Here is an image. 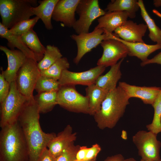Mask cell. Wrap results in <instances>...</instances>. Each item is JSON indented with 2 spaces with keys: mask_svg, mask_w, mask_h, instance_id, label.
<instances>
[{
  "mask_svg": "<svg viewBox=\"0 0 161 161\" xmlns=\"http://www.w3.org/2000/svg\"><path fill=\"white\" fill-rule=\"evenodd\" d=\"M40 113L33 97L28 100L18 120L27 145L29 161H38L49 141L56 135L42 131L39 123Z\"/></svg>",
  "mask_w": 161,
  "mask_h": 161,
  "instance_id": "6da1fadb",
  "label": "cell"
},
{
  "mask_svg": "<svg viewBox=\"0 0 161 161\" xmlns=\"http://www.w3.org/2000/svg\"><path fill=\"white\" fill-rule=\"evenodd\" d=\"M0 161H29L27 145L18 120L1 128Z\"/></svg>",
  "mask_w": 161,
  "mask_h": 161,
  "instance_id": "7a4b0ae2",
  "label": "cell"
},
{
  "mask_svg": "<svg viewBox=\"0 0 161 161\" xmlns=\"http://www.w3.org/2000/svg\"><path fill=\"white\" fill-rule=\"evenodd\" d=\"M129 99L119 86L108 92L100 109L94 115L98 127L114 128L123 115Z\"/></svg>",
  "mask_w": 161,
  "mask_h": 161,
  "instance_id": "3957f363",
  "label": "cell"
},
{
  "mask_svg": "<svg viewBox=\"0 0 161 161\" xmlns=\"http://www.w3.org/2000/svg\"><path fill=\"white\" fill-rule=\"evenodd\" d=\"M36 0H0L1 23L7 29L33 16L31 8L36 7Z\"/></svg>",
  "mask_w": 161,
  "mask_h": 161,
  "instance_id": "277c9868",
  "label": "cell"
},
{
  "mask_svg": "<svg viewBox=\"0 0 161 161\" xmlns=\"http://www.w3.org/2000/svg\"><path fill=\"white\" fill-rule=\"evenodd\" d=\"M9 93L1 103L0 126L1 128L18 120L28 99L21 94L17 88L16 81L10 84Z\"/></svg>",
  "mask_w": 161,
  "mask_h": 161,
  "instance_id": "5b68a950",
  "label": "cell"
},
{
  "mask_svg": "<svg viewBox=\"0 0 161 161\" xmlns=\"http://www.w3.org/2000/svg\"><path fill=\"white\" fill-rule=\"evenodd\" d=\"M76 12L79 18L72 28L77 34L89 32L93 21L106 13L100 8L97 0H80Z\"/></svg>",
  "mask_w": 161,
  "mask_h": 161,
  "instance_id": "8992f818",
  "label": "cell"
},
{
  "mask_svg": "<svg viewBox=\"0 0 161 161\" xmlns=\"http://www.w3.org/2000/svg\"><path fill=\"white\" fill-rule=\"evenodd\" d=\"M37 63L33 59L27 58L18 72L15 80L18 91L28 99L34 97L33 91L41 75Z\"/></svg>",
  "mask_w": 161,
  "mask_h": 161,
  "instance_id": "52a82bcc",
  "label": "cell"
},
{
  "mask_svg": "<svg viewBox=\"0 0 161 161\" xmlns=\"http://www.w3.org/2000/svg\"><path fill=\"white\" fill-rule=\"evenodd\" d=\"M57 104L71 112L89 114V100L75 86H61L57 92Z\"/></svg>",
  "mask_w": 161,
  "mask_h": 161,
  "instance_id": "ba28073f",
  "label": "cell"
},
{
  "mask_svg": "<svg viewBox=\"0 0 161 161\" xmlns=\"http://www.w3.org/2000/svg\"><path fill=\"white\" fill-rule=\"evenodd\" d=\"M157 134L149 131H138L132 137V141L142 159L158 160H160L161 143L157 139Z\"/></svg>",
  "mask_w": 161,
  "mask_h": 161,
  "instance_id": "9c48e42d",
  "label": "cell"
},
{
  "mask_svg": "<svg viewBox=\"0 0 161 161\" xmlns=\"http://www.w3.org/2000/svg\"><path fill=\"white\" fill-rule=\"evenodd\" d=\"M112 34H109L108 39L103 41L100 45L103 52L98 59L97 65L106 67L116 64L120 59L124 58L128 54L126 46L121 41L113 37Z\"/></svg>",
  "mask_w": 161,
  "mask_h": 161,
  "instance_id": "30bf717a",
  "label": "cell"
},
{
  "mask_svg": "<svg viewBox=\"0 0 161 161\" xmlns=\"http://www.w3.org/2000/svg\"><path fill=\"white\" fill-rule=\"evenodd\" d=\"M70 37L76 42L77 46V54L73 60L74 62L76 64L79 63L86 53L100 44L103 41L107 39L103 29L100 28H95L90 32L73 34Z\"/></svg>",
  "mask_w": 161,
  "mask_h": 161,
  "instance_id": "8fae6325",
  "label": "cell"
},
{
  "mask_svg": "<svg viewBox=\"0 0 161 161\" xmlns=\"http://www.w3.org/2000/svg\"><path fill=\"white\" fill-rule=\"evenodd\" d=\"M106 67L97 65L90 69L80 72L68 69L64 71L58 80L60 86L80 85L88 86L95 83L96 80L104 72Z\"/></svg>",
  "mask_w": 161,
  "mask_h": 161,
  "instance_id": "7c38bea8",
  "label": "cell"
},
{
  "mask_svg": "<svg viewBox=\"0 0 161 161\" xmlns=\"http://www.w3.org/2000/svg\"><path fill=\"white\" fill-rule=\"evenodd\" d=\"M80 0H59L53 10L52 18L62 22L66 27H72L76 20L75 13Z\"/></svg>",
  "mask_w": 161,
  "mask_h": 161,
  "instance_id": "4fadbf2b",
  "label": "cell"
},
{
  "mask_svg": "<svg viewBox=\"0 0 161 161\" xmlns=\"http://www.w3.org/2000/svg\"><path fill=\"white\" fill-rule=\"evenodd\" d=\"M0 49L6 55L8 65L4 71L2 70L6 80L10 84L16 79L17 74L20 68L26 62L27 58L18 49H8L7 47L1 45Z\"/></svg>",
  "mask_w": 161,
  "mask_h": 161,
  "instance_id": "5bb4252c",
  "label": "cell"
},
{
  "mask_svg": "<svg viewBox=\"0 0 161 161\" xmlns=\"http://www.w3.org/2000/svg\"><path fill=\"white\" fill-rule=\"evenodd\" d=\"M118 86L124 91L129 98H139L144 103L151 105L161 90L160 87L137 86L131 85L124 82H120Z\"/></svg>",
  "mask_w": 161,
  "mask_h": 161,
  "instance_id": "9a60e30c",
  "label": "cell"
},
{
  "mask_svg": "<svg viewBox=\"0 0 161 161\" xmlns=\"http://www.w3.org/2000/svg\"><path fill=\"white\" fill-rule=\"evenodd\" d=\"M147 28L146 24H137L132 21L127 20L114 31V33L127 42L145 43L142 38Z\"/></svg>",
  "mask_w": 161,
  "mask_h": 161,
  "instance_id": "2e32d148",
  "label": "cell"
},
{
  "mask_svg": "<svg viewBox=\"0 0 161 161\" xmlns=\"http://www.w3.org/2000/svg\"><path fill=\"white\" fill-rule=\"evenodd\" d=\"M76 139V133H73L71 126L68 125L49 141L47 148L56 159L64 150L74 143Z\"/></svg>",
  "mask_w": 161,
  "mask_h": 161,
  "instance_id": "e0dca14e",
  "label": "cell"
},
{
  "mask_svg": "<svg viewBox=\"0 0 161 161\" xmlns=\"http://www.w3.org/2000/svg\"><path fill=\"white\" fill-rule=\"evenodd\" d=\"M128 17L125 11L106 12L97 19L98 24L95 28H102L106 35L112 33L127 20Z\"/></svg>",
  "mask_w": 161,
  "mask_h": 161,
  "instance_id": "ac0fdd59",
  "label": "cell"
},
{
  "mask_svg": "<svg viewBox=\"0 0 161 161\" xmlns=\"http://www.w3.org/2000/svg\"><path fill=\"white\" fill-rule=\"evenodd\" d=\"M112 35L126 46L128 50V55L136 57L142 62L147 60L148 56L151 53L161 49V44L150 45L145 43L129 42L121 39L114 33H113Z\"/></svg>",
  "mask_w": 161,
  "mask_h": 161,
  "instance_id": "d6986e66",
  "label": "cell"
},
{
  "mask_svg": "<svg viewBox=\"0 0 161 161\" xmlns=\"http://www.w3.org/2000/svg\"><path fill=\"white\" fill-rule=\"evenodd\" d=\"M124 59H120L116 64L111 66L110 70L105 74L99 76L95 84L107 93L115 89L117 87L118 81L121 78L120 67Z\"/></svg>",
  "mask_w": 161,
  "mask_h": 161,
  "instance_id": "ffe728a7",
  "label": "cell"
},
{
  "mask_svg": "<svg viewBox=\"0 0 161 161\" xmlns=\"http://www.w3.org/2000/svg\"><path fill=\"white\" fill-rule=\"evenodd\" d=\"M59 0H43L38 2L39 5L32 7L31 11L33 15L42 20L45 28L48 30L52 29L51 19L54 10Z\"/></svg>",
  "mask_w": 161,
  "mask_h": 161,
  "instance_id": "44dd1931",
  "label": "cell"
},
{
  "mask_svg": "<svg viewBox=\"0 0 161 161\" xmlns=\"http://www.w3.org/2000/svg\"><path fill=\"white\" fill-rule=\"evenodd\" d=\"M0 36L1 38L7 40V46L10 49H15L16 48L21 51L27 58L32 59L36 61L33 53L23 42L21 36L11 33L9 30L4 26L1 22H0Z\"/></svg>",
  "mask_w": 161,
  "mask_h": 161,
  "instance_id": "7402d4cb",
  "label": "cell"
},
{
  "mask_svg": "<svg viewBox=\"0 0 161 161\" xmlns=\"http://www.w3.org/2000/svg\"><path fill=\"white\" fill-rule=\"evenodd\" d=\"M85 90L89 100V114L94 115L100 109L108 93L95 83L87 86Z\"/></svg>",
  "mask_w": 161,
  "mask_h": 161,
  "instance_id": "603a6c76",
  "label": "cell"
},
{
  "mask_svg": "<svg viewBox=\"0 0 161 161\" xmlns=\"http://www.w3.org/2000/svg\"><path fill=\"white\" fill-rule=\"evenodd\" d=\"M21 38L24 44L33 53L37 62L40 61L44 57L46 47L41 43L33 29L21 35Z\"/></svg>",
  "mask_w": 161,
  "mask_h": 161,
  "instance_id": "cb8c5ba5",
  "label": "cell"
},
{
  "mask_svg": "<svg viewBox=\"0 0 161 161\" xmlns=\"http://www.w3.org/2000/svg\"><path fill=\"white\" fill-rule=\"evenodd\" d=\"M140 8L137 0H115L109 3L105 8L107 12L114 11H125L130 18L136 16V12Z\"/></svg>",
  "mask_w": 161,
  "mask_h": 161,
  "instance_id": "d4e9b609",
  "label": "cell"
},
{
  "mask_svg": "<svg viewBox=\"0 0 161 161\" xmlns=\"http://www.w3.org/2000/svg\"><path fill=\"white\" fill-rule=\"evenodd\" d=\"M57 92H42L34 97L40 113L48 112L57 104Z\"/></svg>",
  "mask_w": 161,
  "mask_h": 161,
  "instance_id": "484cf974",
  "label": "cell"
},
{
  "mask_svg": "<svg viewBox=\"0 0 161 161\" xmlns=\"http://www.w3.org/2000/svg\"><path fill=\"white\" fill-rule=\"evenodd\" d=\"M141 16L146 23L149 31L148 36L151 40L157 44H161V29L156 24L154 20L147 12L143 1L138 0Z\"/></svg>",
  "mask_w": 161,
  "mask_h": 161,
  "instance_id": "4316f807",
  "label": "cell"
},
{
  "mask_svg": "<svg viewBox=\"0 0 161 161\" xmlns=\"http://www.w3.org/2000/svg\"><path fill=\"white\" fill-rule=\"evenodd\" d=\"M62 57L59 49L54 45H47L44 57L37 63V66L40 71L45 70Z\"/></svg>",
  "mask_w": 161,
  "mask_h": 161,
  "instance_id": "83f0119b",
  "label": "cell"
},
{
  "mask_svg": "<svg viewBox=\"0 0 161 161\" xmlns=\"http://www.w3.org/2000/svg\"><path fill=\"white\" fill-rule=\"evenodd\" d=\"M69 67V63L66 57H62L47 69L41 71V75L58 80L63 72L68 69Z\"/></svg>",
  "mask_w": 161,
  "mask_h": 161,
  "instance_id": "f1b7e54d",
  "label": "cell"
},
{
  "mask_svg": "<svg viewBox=\"0 0 161 161\" xmlns=\"http://www.w3.org/2000/svg\"><path fill=\"white\" fill-rule=\"evenodd\" d=\"M152 106L154 110L153 120L146 127L148 131L157 134L161 132V90Z\"/></svg>",
  "mask_w": 161,
  "mask_h": 161,
  "instance_id": "f546056e",
  "label": "cell"
},
{
  "mask_svg": "<svg viewBox=\"0 0 161 161\" xmlns=\"http://www.w3.org/2000/svg\"><path fill=\"white\" fill-rule=\"evenodd\" d=\"M61 86L58 81L53 78L40 75L36 82L35 89L40 93L58 91Z\"/></svg>",
  "mask_w": 161,
  "mask_h": 161,
  "instance_id": "4dcf8cb0",
  "label": "cell"
},
{
  "mask_svg": "<svg viewBox=\"0 0 161 161\" xmlns=\"http://www.w3.org/2000/svg\"><path fill=\"white\" fill-rule=\"evenodd\" d=\"M39 19L38 17L35 16L32 18L21 21L16 24L9 30L13 34L21 36L32 29Z\"/></svg>",
  "mask_w": 161,
  "mask_h": 161,
  "instance_id": "1f68e13d",
  "label": "cell"
},
{
  "mask_svg": "<svg viewBox=\"0 0 161 161\" xmlns=\"http://www.w3.org/2000/svg\"><path fill=\"white\" fill-rule=\"evenodd\" d=\"M80 147L79 145L71 144L56 158L55 161H75L77 153Z\"/></svg>",
  "mask_w": 161,
  "mask_h": 161,
  "instance_id": "d6a6232c",
  "label": "cell"
},
{
  "mask_svg": "<svg viewBox=\"0 0 161 161\" xmlns=\"http://www.w3.org/2000/svg\"><path fill=\"white\" fill-rule=\"evenodd\" d=\"M10 84L6 80L3 73L0 74V102L1 103L8 95Z\"/></svg>",
  "mask_w": 161,
  "mask_h": 161,
  "instance_id": "836d02e7",
  "label": "cell"
},
{
  "mask_svg": "<svg viewBox=\"0 0 161 161\" xmlns=\"http://www.w3.org/2000/svg\"><path fill=\"white\" fill-rule=\"evenodd\" d=\"M101 150L100 147L97 144H94L91 147L88 148L85 161L96 159L97 155Z\"/></svg>",
  "mask_w": 161,
  "mask_h": 161,
  "instance_id": "e575fe53",
  "label": "cell"
},
{
  "mask_svg": "<svg viewBox=\"0 0 161 161\" xmlns=\"http://www.w3.org/2000/svg\"><path fill=\"white\" fill-rule=\"evenodd\" d=\"M55 159L47 148H46L42 152L38 161H55Z\"/></svg>",
  "mask_w": 161,
  "mask_h": 161,
  "instance_id": "d590c367",
  "label": "cell"
},
{
  "mask_svg": "<svg viewBox=\"0 0 161 161\" xmlns=\"http://www.w3.org/2000/svg\"><path fill=\"white\" fill-rule=\"evenodd\" d=\"M152 64H157L161 65V52L152 58L150 59H148L145 61L141 62L140 65L143 66L147 65Z\"/></svg>",
  "mask_w": 161,
  "mask_h": 161,
  "instance_id": "8d00e7d4",
  "label": "cell"
},
{
  "mask_svg": "<svg viewBox=\"0 0 161 161\" xmlns=\"http://www.w3.org/2000/svg\"><path fill=\"white\" fill-rule=\"evenodd\" d=\"M88 148L86 146H80L76 154V160L85 161Z\"/></svg>",
  "mask_w": 161,
  "mask_h": 161,
  "instance_id": "74e56055",
  "label": "cell"
},
{
  "mask_svg": "<svg viewBox=\"0 0 161 161\" xmlns=\"http://www.w3.org/2000/svg\"><path fill=\"white\" fill-rule=\"evenodd\" d=\"M125 159L121 154H117L107 157L104 161H124Z\"/></svg>",
  "mask_w": 161,
  "mask_h": 161,
  "instance_id": "f35d334b",
  "label": "cell"
},
{
  "mask_svg": "<svg viewBox=\"0 0 161 161\" xmlns=\"http://www.w3.org/2000/svg\"><path fill=\"white\" fill-rule=\"evenodd\" d=\"M153 4L156 7H161V0H154Z\"/></svg>",
  "mask_w": 161,
  "mask_h": 161,
  "instance_id": "ab89813d",
  "label": "cell"
},
{
  "mask_svg": "<svg viewBox=\"0 0 161 161\" xmlns=\"http://www.w3.org/2000/svg\"><path fill=\"white\" fill-rule=\"evenodd\" d=\"M152 12L157 16L161 18V13L158 10L155 9H153L152 10Z\"/></svg>",
  "mask_w": 161,
  "mask_h": 161,
  "instance_id": "60d3db41",
  "label": "cell"
},
{
  "mask_svg": "<svg viewBox=\"0 0 161 161\" xmlns=\"http://www.w3.org/2000/svg\"><path fill=\"white\" fill-rule=\"evenodd\" d=\"M124 161H136L134 158H130L125 159Z\"/></svg>",
  "mask_w": 161,
  "mask_h": 161,
  "instance_id": "b9f144b4",
  "label": "cell"
},
{
  "mask_svg": "<svg viewBox=\"0 0 161 161\" xmlns=\"http://www.w3.org/2000/svg\"><path fill=\"white\" fill-rule=\"evenodd\" d=\"M140 161H161V159L158 160H146L141 159Z\"/></svg>",
  "mask_w": 161,
  "mask_h": 161,
  "instance_id": "7bdbcfd3",
  "label": "cell"
},
{
  "mask_svg": "<svg viewBox=\"0 0 161 161\" xmlns=\"http://www.w3.org/2000/svg\"><path fill=\"white\" fill-rule=\"evenodd\" d=\"M96 160V159H94V160H91L83 161H95ZM75 161H78V160H76Z\"/></svg>",
  "mask_w": 161,
  "mask_h": 161,
  "instance_id": "ee69618b",
  "label": "cell"
}]
</instances>
